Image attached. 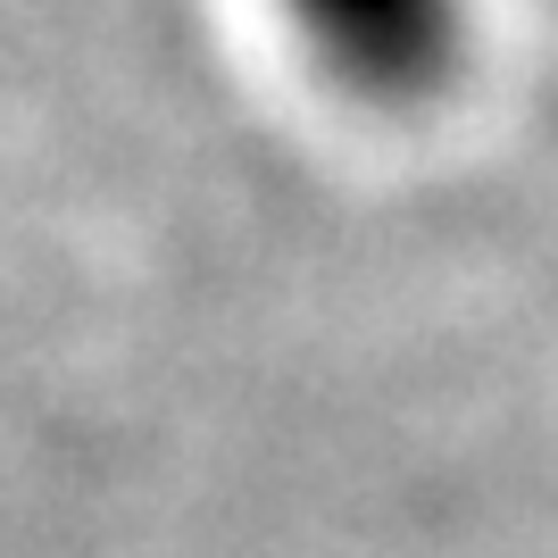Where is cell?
Instances as JSON below:
<instances>
[{"instance_id": "obj_1", "label": "cell", "mask_w": 558, "mask_h": 558, "mask_svg": "<svg viewBox=\"0 0 558 558\" xmlns=\"http://www.w3.org/2000/svg\"><path fill=\"white\" fill-rule=\"evenodd\" d=\"M301 43L367 100L434 93L466 50V0H283Z\"/></svg>"}]
</instances>
